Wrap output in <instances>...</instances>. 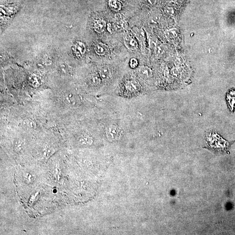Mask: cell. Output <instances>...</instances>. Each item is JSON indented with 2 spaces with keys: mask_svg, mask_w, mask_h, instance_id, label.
<instances>
[{
  "mask_svg": "<svg viewBox=\"0 0 235 235\" xmlns=\"http://www.w3.org/2000/svg\"><path fill=\"white\" fill-rule=\"evenodd\" d=\"M206 140L208 148L219 153L226 152L231 144L216 133L213 132L206 135Z\"/></svg>",
  "mask_w": 235,
  "mask_h": 235,
  "instance_id": "6da1fadb",
  "label": "cell"
},
{
  "mask_svg": "<svg viewBox=\"0 0 235 235\" xmlns=\"http://www.w3.org/2000/svg\"><path fill=\"white\" fill-rule=\"evenodd\" d=\"M132 32L140 44H143L145 42V33L143 29L135 26L132 28Z\"/></svg>",
  "mask_w": 235,
  "mask_h": 235,
  "instance_id": "7a4b0ae2",
  "label": "cell"
},
{
  "mask_svg": "<svg viewBox=\"0 0 235 235\" xmlns=\"http://www.w3.org/2000/svg\"><path fill=\"white\" fill-rule=\"evenodd\" d=\"M125 45L128 49L135 51L138 48L137 41L131 36H127L124 39Z\"/></svg>",
  "mask_w": 235,
  "mask_h": 235,
  "instance_id": "3957f363",
  "label": "cell"
},
{
  "mask_svg": "<svg viewBox=\"0 0 235 235\" xmlns=\"http://www.w3.org/2000/svg\"><path fill=\"white\" fill-rule=\"evenodd\" d=\"M106 135L108 139L111 140L117 139L119 136V131L117 126L111 125L106 129Z\"/></svg>",
  "mask_w": 235,
  "mask_h": 235,
  "instance_id": "277c9868",
  "label": "cell"
},
{
  "mask_svg": "<svg viewBox=\"0 0 235 235\" xmlns=\"http://www.w3.org/2000/svg\"><path fill=\"white\" fill-rule=\"evenodd\" d=\"M138 72L139 75L145 79H149L153 76V72L151 69L147 66H141L138 69Z\"/></svg>",
  "mask_w": 235,
  "mask_h": 235,
  "instance_id": "5b68a950",
  "label": "cell"
},
{
  "mask_svg": "<svg viewBox=\"0 0 235 235\" xmlns=\"http://www.w3.org/2000/svg\"><path fill=\"white\" fill-rule=\"evenodd\" d=\"M126 90L130 92H136L140 90L141 86L139 83L134 80L128 81L125 84Z\"/></svg>",
  "mask_w": 235,
  "mask_h": 235,
  "instance_id": "8992f818",
  "label": "cell"
},
{
  "mask_svg": "<svg viewBox=\"0 0 235 235\" xmlns=\"http://www.w3.org/2000/svg\"><path fill=\"white\" fill-rule=\"evenodd\" d=\"M74 52L78 57H82L86 52L85 44L81 42H77L74 45Z\"/></svg>",
  "mask_w": 235,
  "mask_h": 235,
  "instance_id": "52a82bcc",
  "label": "cell"
},
{
  "mask_svg": "<svg viewBox=\"0 0 235 235\" xmlns=\"http://www.w3.org/2000/svg\"><path fill=\"white\" fill-rule=\"evenodd\" d=\"M226 99L231 111L235 110V89L230 90L227 94Z\"/></svg>",
  "mask_w": 235,
  "mask_h": 235,
  "instance_id": "ba28073f",
  "label": "cell"
},
{
  "mask_svg": "<svg viewBox=\"0 0 235 235\" xmlns=\"http://www.w3.org/2000/svg\"><path fill=\"white\" fill-rule=\"evenodd\" d=\"M106 28V23L103 19L96 20L94 24L95 31L98 33H102L105 31Z\"/></svg>",
  "mask_w": 235,
  "mask_h": 235,
  "instance_id": "9c48e42d",
  "label": "cell"
},
{
  "mask_svg": "<svg viewBox=\"0 0 235 235\" xmlns=\"http://www.w3.org/2000/svg\"><path fill=\"white\" fill-rule=\"evenodd\" d=\"M95 51L98 55H104L108 52L107 45L102 43L99 42L96 44L95 46Z\"/></svg>",
  "mask_w": 235,
  "mask_h": 235,
  "instance_id": "30bf717a",
  "label": "cell"
},
{
  "mask_svg": "<svg viewBox=\"0 0 235 235\" xmlns=\"http://www.w3.org/2000/svg\"><path fill=\"white\" fill-rule=\"evenodd\" d=\"M78 142L81 145H89L92 143V138L87 135H82L78 138Z\"/></svg>",
  "mask_w": 235,
  "mask_h": 235,
  "instance_id": "8fae6325",
  "label": "cell"
},
{
  "mask_svg": "<svg viewBox=\"0 0 235 235\" xmlns=\"http://www.w3.org/2000/svg\"><path fill=\"white\" fill-rule=\"evenodd\" d=\"M109 7L114 11L117 12L120 11L122 8V4L117 0H110L109 1Z\"/></svg>",
  "mask_w": 235,
  "mask_h": 235,
  "instance_id": "7c38bea8",
  "label": "cell"
},
{
  "mask_svg": "<svg viewBox=\"0 0 235 235\" xmlns=\"http://www.w3.org/2000/svg\"><path fill=\"white\" fill-rule=\"evenodd\" d=\"M25 146L24 141L21 139H17L14 143V150L17 152L22 151Z\"/></svg>",
  "mask_w": 235,
  "mask_h": 235,
  "instance_id": "4fadbf2b",
  "label": "cell"
},
{
  "mask_svg": "<svg viewBox=\"0 0 235 235\" xmlns=\"http://www.w3.org/2000/svg\"><path fill=\"white\" fill-rule=\"evenodd\" d=\"M110 72L109 69L107 67H104L100 70V75L102 79H108L110 76Z\"/></svg>",
  "mask_w": 235,
  "mask_h": 235,
  "instance_id": "5bb4252c",
  "label": "cell"
},
{
  "mask_svg": "<svg viewBox=\"0 0 235 235\" xmlns=\"http://www.w3.org/2000/svg\"><path fill=\"white\" fill-rule=\"evenodd\" d=\"M54 148L51 147H46L44 148L42 152V154L44 158H48L51 156L54 153Z\"/></svg>",
  "mask_w": 235,
  "mask_h": 235,
  "instance_id": "9a60e30c",
  "label": "cell"
},
{
  "mask_svg": "<svg viewBox=\"0 0 235 235\" xmlns=\"http://www.w3.org/2000/svg\"><path fill=\"white\" fill-rule=\"evenodd\" d=\"M65 101L70 105H75L76 103L75 96L72 93L68 94L65 96Z\"/></svg>",
  "mask_w": 235,
  "mask_h": 235,
  "instance_id": "2e32d148",
  "label": "cell"
},
{
  "mask_svg": "<svg viewBox=\"0 0 235 235\" xmlns=\"http://www.w3.org/2000/svg\"><path fill=\"white\" fill-rule=\"evenodd\" d=\"M24 125L26 127L31 128H35L37 127V124L33 120L30 119H27L24 120Z\"/></svg>",
  "mask_w": 235,
  "mask_h": 235,
  "instance_id": "e0dca14e",
  "label": "cell"
},
{
  "mask_svg": "<svg viewBox=\"0 0 235 235\" xmlns=\"http://www.w3.org/2000/svg\"><path fill=\"white\" fill-rule=\"evenodd\" d=\"M115 27L117 29L121 30L125 29V23L122 20H117L115 22Z\"/></svg>",
  "mask_w": 235,
  "mask_h": 235,
  "instance_id": "ac0fdd59",
  "label": "cell"
},
{
  "mask_svg": "<svg viewBox=\"0 0 235 235\" xmlns=\"http://www.w3.org/2000/svg\"><path fill=\"white\" fill-rule=\"evenodd\" d=\"M89 82L92 85H98L100 82V78L97 75H92L89 78Z\"/></svg>",
  "mask_w": 235,
  "mask_h": 235,
  "instance_id": "d6986e66",
  "label": "cell"
},
{
  "mask_svg": "<svg viewBox=\"0 0 235 235\" xmlns=\"http://www.w3.org/2000/svg\"><path fill=\"white\" fill-rule=\"evenodd\" d=\"M30 81L32 85L34 87H38L40 85L39 78L35 75H32L30 78Z\"/></svg>",
  "mask_w": 235,
  "mask_h": 235,
  "instance_id": "ffe728a7",
  "label": "cell"
},
{
  "mask_svg": "<svg viewBox=\"0 0 235 235\" xmlns=\"http://www.w3.org/2000/svg\"><path fill=\"white\" fill-rule=\"evenodd\" d=\"M130 65L131 68H133V69L137 67L138 65V62L137 59L135 58H133L131 59L130 62Z\"/></svg>",
  "mask_w": 235,
  "mask_h": 235,
  "instance_id": "44dd1931",
  "label": "cell"
},
{
  "mask_svg": "<svg viewBox=\"0 0 235 235\" xmlns=\"http://www.w3.org/2000/svg\"><path fill=\"white\" fill-rule=\"evenodd\" d=\"M164 51V49H163L162 47H158L157 48L155 53H156L157 54L160 55V54H162L163 53L164 51Z\"/></svg>",
  "mask_w": 235,
  "mask_h": 235,
  "instance_id": "7402d4cb",
  "label": "cell"
},
{
  "mask_svg": "<svg viewBox=\"0 0 235 235\" xmlns=\"http://www.w3.org/2000/svg\"><path fill=\"white\" fill-rule=\"evenodd\" d=\"M145 1L147 2L148 3L151 4V5L154 4L156 1L155 0H145Z\"/></svg>",
  "mask_w": 235,
  "mask_h": 235,
  "instance_id": "603a6c76",
  "label": "cell"
}]
</instances>
